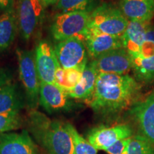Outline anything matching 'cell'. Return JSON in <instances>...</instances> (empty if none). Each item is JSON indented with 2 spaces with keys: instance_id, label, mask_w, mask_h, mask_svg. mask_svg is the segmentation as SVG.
<instances>
[{
  "instance_id": "cell-1",
  "label": "cell",
  "mask_w": 154,
  "mask_h": 154,
  "mask_svg": "<svg viewBox=\"0 0 154 154\" xmlns=\"http://www.w3.org/2000/svg\"><path fill=\"white\" fill-rule=\"evenodd\" d=\"M142 85L130 75L99 74L93 95L85 102L96 113L114 116L139 101Z\"/></svg>"
},
{
  "instance_id": "cell-2",
  "label": "cell",
  "mask_w": 154,
  "mask_h": 154,
  "mask_svg": "<svg viewBox=\"0 0 154 154\" xmlns=\"http://www.w3.org/2000/svg\"><path fill=\"white\" fill-rule=\"evenodd\" d=\"M31 126L36 139L49 154H74V142L70 123L51 121L42 114H31Z\"/></svg>"
},
{
  "instance_id": "cell-3",
  "label": "cell",
  "mask_w": 154,
  "mask_h": 154,
  "mask_svg": "<svg viewBox=\"0 0 154 154\" xmlns=\"http://www.w3.org/2000/svg\"><path fill=\"white\" fill-rule=\"evenodd\" d=\"M128 22L120 9L111 4L103 3L90 14L88 30L121 37Z\"/></svg>"
},
{
  "instance_id": "cell-4",
  "label": "cell",
  "mask_w": 154,
  "mask_h": 154,
  "mask_svg": "<svg viewBox=\"0 0 154 154\" xmlns=\"http://www.w3.org/2000/svg\"><path fill=\"white\" fill-rule=\"evenodd\" d=\"M90 14L85 11L60 12L54 17L50 27L51 34L57 42L72 37L84 41L88 32Z\"/></svg>"
},
{
  "instance_id": "cell-5",
  "label": "cell",
  "mask_w": 154,
  "mask_h": 154,
  "mask_svg": "<svg viewBox=\"0 0 154 154\" xmlns=\"http://www.w3.org/2000/svg\"><path fill=\"white\" fill-rule=\"evenodd\" d=\"M19 79L22 83L31 107H36L39 101L40 81L36 70L34 52L17 49Z\"/></svg>"
},
{
  "instance_id": "cell-6",
  "label": "cell",
  "mask_w": 154,
  "mask_h": 154,
  "mask_svg": "<svg viewBox=\"0 0 154 154\" xmlns=\"http://www.w3.org/2000/svg\"><path fill=\"white\" fill-rule=\"evenodd\" d=\"M59 65L64 69L86 67L88 52L82 38L72 37L58 42L54 47Z\"/></svg>"
},
{
  "instance_id": "cell-7",
  "label": "cell",
  "mask_w": 154,
  "mask_h": 154,
  "mask_svg": "<svg viewBox=\"0 0 154 154\" xmlns=\"http://www.w3.org/2000/svg\"><path fill=\"white\" fill-rule=\"evenodd\" d=\"M41 0H19L17 17L22 38L29 41L43 20L45 9Z\"/></svg>"
},
{
  "instance_id": "cell-8",
  "label": "cell",
  "mask_w": 154,
  "mask_h": 154,
  "mask_svg": "<svg viewBox=\"0 0 154 154\" xmlns=\"http://www.w3.org/2000/svg\"><path fill=\"white\" fill-rule=\"evenodd\" d=\"M91 62L99 74L126 75L133 69L132 58L124 48L101 55Z\"/></svg>"
},
{
  "instance_id": "cell-9",
  "label": "cell",
  "mask_w": 154,
  "mask_h": 154,
  "mask_svg": "<svg viewBox=\"0 0 154 154\" xmlns=\"http://www.w3.org/2000/svg\"><path fill=\"white\" fill-rule=\"evenodd\" d=\"M133 136V129L128 124H118L106 127L100 126L89 132L87 140L99 151H106L119 140Z\"/></svg>"
},
{
  "instance_id": "cell-10",
  "label": "cell",
  "mask_w": 154,
  "mask_h": 154,
  "mask_svg": "<svg viewBox=\"0 0 154 154\" xmlns=\"http://www.w3.org/2000/svg\"><path fill=\"white\" fill-rule=\"evenodd\" d=\"M34 57L40 82L55 84V74L59 62L54 47L47 42H40L36 47Z\"/></svg>"
},
{
  "instance_id": "cell-11",
  "label": "cell",
  "mask_w": 154,
  "mask_h": 154,
  "mask_svg": "<svg viewBox=\"0 0 154 154\" xmlns=\"http://www.w3.org/2000/svg\"><path fill=\"white\" fill-rule=\"evenodd\" d=\"M130 113L139 135L154 143V93L133 106Z\"/></svg>"
},
{
  "instance_id": "cell-12",
  "label": "cell",
  "mask_w": 154,
  "mask_h": 154,
  "mask_svg": "<svg viewBox=\"0 0 154 154\" xmlns=\"http://www.w3.org/2000/svg\"><path fill=\"white\" fill-rule=\"evenodd\" d=\"M84 43L88 57L93 60L113 50L124 48L120 36H111L90 30H88L84 38Z\"/></svg>"
},
{
  "instance_id": "cell-13",
  "label": "cell",
  "mask_w": 154,
  "mask_h": 154,
  "mask_svg": "<svg viewBox=\"0 0 154 154\" xmlns=\"http://www.w3.org/2000/svg\"><path fill=\"white\" fill-rule=\"evenodd\" d=\"M66 92L54 84L40 82L39 103L49 113L68 110L71 107Z\"/></svg>"
},
{
  "instance_id": "cell-14",
  "label": "cell",
  "mask_w": 154,
  "mask_h": 154,
  "mask_svg": "<svg viewBox=\"0 0 154 154\" xmlns=\"http://www.w3.org/2000/svg\"><path fill=\"white\" fill-rule=\"evenodd\" d=\"M0 154H37L27 131L0 134Z\"/></svg>"
},
{
  "instance_id": "cell-15",
  "label": "cell",
  "mask_w": 154,
  "mask_h": 154,
  "mask_svg": "<svg viewBox=\"0 0 154 154\" xmlns=\"http://www.w3.org/2000/svg\"><path fill=\"white\" fill-rule=\"evenodd\" d=\"M119 8L129 22H151L154 17V0H120Z\"/></svg>"
},
{
  "instance_id": "cell-16",
  "label": "cell",
  "mask_w": 154,
  "mask_h": 154,
  "mask_svg": "<svg viewBox=\"0 0 154 154\" xmlns=\"http://www.w3.org/2000/svg\"><path fill=\"white\" fill-rule=\"evenodd\" d=\"M151 22H129L124 34L121 36L123 47L131 58L140 54V49L146 39V33Z\"/></svg>"
},
{
  "instance_id": "cell-17",
  "label": "cell",
  "mask_w": 154,
  "mask_h": 154,
  "mask_svg": "<svg viewBox=\"0 0 154 154\" xmlns=\"http://www.w3.org/2000/svg\"><path fill=\"white\" fill-rule=\"evenodd\" d=\"M99 73L91 62L87 63L84 72L82 79L71 91L67 92V95L71 99L87 101L93 95L95 90L96 80Z\"/></svg>"
},
{
  "instance_id": "cell-18",
  "label": "cell",
  "mask_w": 154,
  "mask_h": 154,
  "mask_svg": "<svg viewBox=\"0 0 154 154\" xmlns=\"http://www.w3.org/2000/svg\"><path fill=\"white\" fill-rule=\"evenodd\" d=\"M19 29L14 9L4 11L0 15V53L11 47Z\"/></svg>"
},
{
  "instance_id": "cell-19",
  "label": "cell",
  "mask_w": 154,
  "mask_h": 154,
  "mask_svg": "<svg viewBox=\"0 0 154 154\" xmlns=\"http://www.w3.org/2000/svg\"><path fill=\"white\" fill-rule=\"evenodd\" d=\"M22 104L17 86L10 83L0 88V114L19 113Z\"/></svg>"
},
{
  "instance_id": "cell-20",
  "label": "cell",
  "mask_w": 154,
  "mask_h": 154,
  "mask_svg": "<svg viewBox=\"0 0 154 154\" xmlns=\"http://www.w3.org/2000/svg\"><path fill=\"white\" fill-rule=\"evenodd\" d=\"M84 69L85 67L64 69L59 63L55 74V84L67 93L79 83Z\"/></svg>"
},
{
  "instance_id": "cell-21",
  "label": "cell",
  "mask_w": 154,
  "mask_h": 154,
  "mask_svg": "<svg viewBox=\"0 0 154 154\" xmlns=\"http://www.w3.org/2000/svg\"><path fill=\"white\" fill-rule=\"evenodd\" d=\"M135 79L140 83L154 82V56L149 58H132Z\"/></svg>"
},
{
  "instance_id": "cell-22",
  "label": "cell",
  "mask_w": 154,
  "mask_h": 154,
  "mask_svg": "<svg viewBox=\"0 0 154 154\" xmlns=\"http://www.w3.org/2000/svg\"><path fill=\"white\" fill-rule=\"evenodd\" d=\"M99 0H57L54 9L60 12L85 11L91 13L99 5Z\"/></svg>"
},
{
  "instance_id": "cell-23",
  "label": "cell",
  "mask_w": 154,
  "mask_h": 154,
  "mask_svg": "<svg viewBox=\"0 0 154 154\" xmlns=\"http://www.w3.org/2000/svg\"><path fill=\"white\" fill-rule=\"evenodd\" d=\"M126 154H154V143L140 135L132 136Z\"/></svg>"
},
{
  "instance_id": "cell-24",
  "label": "cell",
  "mask_w": 154,
  "mask_h": 154,
  "mask_svg": "<svg viewBox=\"0 0 154 154\" xmlns=\"http://www.w3.org/2000/svg\"><path fill=\"white\" fill-rule=\"evenodd\" d=\"M72 132L74 142V154H97V150L79 134L74 126L72 127Z\"/></svg>"
},
{
  "instance_id": "cell-25",
  "label": "cell",
  "mask_w": 154,
  "mask_h": 154,
  "mask_svg": "<svg viewBox=\"0 0 154 154\" xmlns=\"http://www.w3.org/2000/svg\"><path fill=\"white\" fill-rule=\"evenodd\" d=\"M22 126V120L19 113L0 114V134L16 130Z\"/></svg>"
},
{
  "instance_id": "cell-26",
  "label": "cell",
  "mask_w": 154,
  "mask_h": 154,
  "mask_svg": "<svg viewBox=\"0 0 154 154\" xmlns=\"http://www.w3.org/2000/svg\"><path fill=\"white\" fill-rule=\"evenodd\" d=\"M153 56H154V26L151 24L148 29L145 41L140 49V54L137 57L149 58Z\"/></svg>"
},
{
  "instance_id": "cell-27",
  "label": "cell",
  "mask_w": 154,
  "mask_h": 154,
  "mask_svg": "<svg viewBox=\"0 0 154 154\" xmlns=\"http://www.w3.org/2000/svg\"><path fill=\"white\" fill-rule=\"evenodd\" d=\"M132 137V136H131ZM125 138V139L119 140L116 142L112 146H110L109 149L106 150V152L108 154H124L126 151L127 147L130 143L131 138Z\"/></svg>"
},
{
  "instance_id": "cell-28",
  "label": "cell",
  "mask_w": 154,
  "mask_h": 154,
  "mask_svg": "<svg viewBox=\"0 0 154 154\" xmlns=\"http://www.w3.org/2000/svg\"><path fill=\"white\" fill-rule=\"evenodd\" d=\"M12 76L8 70L0 69V88L11 83Z\"/></svg>"
},
{
  "instance_id": "cell-29",
  "label": "cell",
  "mask_w": 154,
  "mask_h": 154,
  "mask_svg": "<svg viewBox=\"0 0 154 154\" xmlns=\"http://www.w3.org/2000/svg\"><path fill=\"white\" fill-rule=\"evenodd\" d=\"M15 0H0V9L4 11L14 9Z\"/></svg>"
},
{
  "instance_id": "cell-30",
  "label": "cell",
  "mask_w": 154,
  "mask_h": 154,
  "mask_svg": "<svg viewBox=\"0 0 154 154\" xmlns=\"http://www.w3.org/2000/svg\"><path fill=\"white\" fill-rule=\"evenodd\" d=\"M41 1L46 7H48L50 5H54V0H41Z\"/></svg>"
},
{
  "instance_id": "cell-31",
  "label": "cell",
  "mask_w": 154,
  "mask_h": 154,
  "mask_svg": "<svg viewBox=\"0 0 154 154\" xmlns=\"http://www.w3.org/2000/svg\"><path fill=\"white\" fill-rule=\"evenodd\" d=\"M57 0H54V5H55V3L57 2Z\"/></svg>"
},
{
  "instance_id": "cell-32",
  "label": "cell",
  "mask_w": 154,
  "mask_h": 154,
  "mask_svg": "<svg viewBox=\"0 0 154 154\" xmlns=\"http://www.w3.org/2000/svg\"><path fill=\"white\" fill-rule=\"evenodd\" d=\"M0 10H1V9H0Z\"/></svg>"
}]
</instances>
